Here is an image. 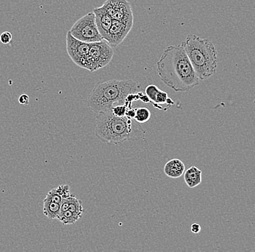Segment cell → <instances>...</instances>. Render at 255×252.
Segmentation results:
<instances>
[{
	"label": "cell",
	"instance_id": "1",
	"mask_svg": "<svg viewBox=\"0 0 255 252\" xmlns=\"http://www.w3.org/2000/svg\"><path fill=\"white\" fill-rule=\"evenodd\" d=\"M159 79L175 92H187L199 85V79L181 45L169 46L157 63Z\"/></svg>",
	"mask_w": 255,
	"mask_h": 252
},
{
	"label": "cell",
	"instance_id": "11",
	"mask_svg": "<svg viewBox=\"0 0 255 252\" xmlns=\"http://www.w3.org/2000/svg\"><path fill=\"white\" fill-rule=\"evenodd\" d=\"M93 12L95 13L96 24L99 32L101 34L103 39H105L111 28L113 18L110 16L103 6L94 9Z\"/></svg>",
	"mask_w": 255,
	"mask_h": 252
},
{
	"label": "cell",
	"instance_id": "23",
	"mask_svg": "<svg viewBox=\"0 0 255 252\" xmlns=\"http://www.w3.org/2000/svg\"><path fill=\"white\" fill-rule=\"evenodd\" d=\"M135 114V108H128L127 112H126L125 116H127V118L130 119H134Z\"/></svg>",
	"mask_w": 255,
	"mask_h": 252
},
{
	"label": "cell",
	"instance_id": "14",
	"mask_svg": "<svg viewBox=\"0 0 255 252\" xmlns=\"http://www.w3.org/2000/svg\"><path fill=\"white\" fill-rule=\"evenodd\" d=\"M43 204V213L49 220L57 219L60 211V204L44 199Z\"/></svg>",
	"mask_w": 255,
	"mask_h": 252
},
{
	"label": "cell",
	"instance_id": "16",
	"mask_svg": "<svg viewBox=\"0 0 255 252\" xmlns=\"http://www.w3.org/2000/svg\"><path fill=\"white\" fill-rule=\"evenodd\" d=\"M151 112L148 108L144 107L135 108V114L134 119L135 122L138 124H144L150 119Z\"/></svg>",
	"mask_w": 255,
	"mask_h": 252
},
{
	"label": "cell",
	"instance_id": "20",
	"mask_svg": "<svg viewBox=\"0 0 255 252\" xmlns=\"http://www.w3.org/2000/svg\"><path fill=\"white\" fill-rule=\"evenodd\" d=\"M55 191L59 195L63 197V198H66L68 197V196L72 195L71 191H70L69 186L67 184L58 186V187L55 188Z\"/></svg>",
	"mask_w": 255,
	"mask_h": 252
},
{
	"label": "cell",
	"instance_id": "24",
	"mask_svg": "<svg viewBox=\"0 0 255 252\" xmlns=\"http://www.w3.org/2000/svg\"><path fill=\"white\" fill-rule=\"evenodd\" d=\"M191 231L193 234H197L201 231V226L199 223H193L191 226Z\"/></svg>",
	"mask_w": 255,
	"mask_h": 252
},
{
	"label": "cell",
	"instance_id": "7",
	"mask_svg": "<svg viewBox=\"0 0 255 252\" xmlns=\"http://www.w3.org/2000/svg\"><path fill=\"white\" fill-rule=\"evenodd\" d=\"M90 43L84 42L73 37L68 31L66 36V49L68 55L75 64L89 71V52Z\"/></svg>",
	"mask_w": 255,
	"mask_h": 252
},
{
	"label": "cell",
	"instance_id": "10",
	"mask_svg": "<svg viewBox=\"0 0 255 252\" xmlns=\"http://www.w3.org/2000/svg\"><path fill=\"white\" fill-rule=\"evenodd\" d=\"M145 94L149 99V103H151L154 108L159 110H163L162 105L166 104L169 108L172 105L174 104V102L170 98L166 92L159 90L157 86L154 84H149L145 89Z\"/></svg>",
	"mask_w": 255,
	"mask_h": 252
},
{
	"label": "cell",
	"instance_id": "17",
	"mask_svg": "<svg viewBox=\"0 0 255 252\" xmlns=\"http://www.w3.org/2000/svg\"><path fill=\"white\" fill-rule=\"evenodd\" d=\"M68 210L75 212L76 214H79L80 215H82L84 212L82 202H81L80 199H77L76 196L73 195V194H72L71 198H70V203L69 206H68Z\"/></svg>",
	"mask_w": 255,
	"mask_h": 252
},
{
	"label": "cell",
	"instance_id": "13",
	"mask_svg": "<svg viewBox=\"0 0 255 252\" xmlns=\"http://www.w3.org/2000/svg\"><path fill=\"white\" fill-rule=\"evenodd\" d=\"M202 172L197 167L192 166L183 173L185 183L190 188H194L202 183Z\"/></svg>",
	"mask_w": 255,
	"mask_h": 252
},
{
	"label": "cell",
	"instance_id": "9",
	"mask_svg": "<svg viewBox=\"0 0 255 252\" xmlns=\"http://www.w3.org/2000/svg\"><path fill=\"white\" fill-rule=\"evenodd\" d=\"M133 24V23H125L113 20L105 40L108 41L112 47H117L127 37L131 30Z\"/></svg>",
	"mask_w": 255,
	"mask_h": 252
},
{
	"label": "cell",
	"instance_id": "5",
	"mask_svg": "<svg viewBox=\"0 0 255 252\" xmlns=\"http://www.w3.org/2000/svg\"><path fill=\"white\" fill-rule=\"evenodd\" d=\"M69 32L73 37L84 42H97L103 39L96 24L93 12H89L78 20L72 26Z\"/></svg>",
	"mask_w": 255,
	"mask_h": 252
},
{
	"label": "cell",
	"instance_id": "22",
	"mask_svg": "<svg viewBox=\"0 0 255 252\" xmlns=\"http://www.w3.org/2000/svg\"><path fill=\"white\" fill-rule=\"evenodd\" d=\"M19 103L21 105H23V106H26L29 103V96L26 94H23V95H20L18 99Z\"/></svg>",
	"mask_w": 255,
	"mask_h": 252
},
{
	"label": "cell",
	"instance_id": "15",
	"mask_svg": "<svg viewBox=\"0 0 255 252\" xmlns=\"http://www.w3.org/2000/svg\"><path fill=\"white\" fill-rule=\"evenodd\" d=\"M81 217L82 215H80L79 214L75 213L70 210H66L63 213L60 214L57 219L60 220L63 225H73L76 221L81 219Z\"/></svg>",
	"mask_w": 255,
	"mask_h": 252
},
{
	"label": "cell",
	"instance_id": "19",
	"mask_svg": "<svg viewBox=\"0 0 255 252\" xmlns=\"http://www.w3.org/2000/svg\"><path fill=\"white\" fill-rule=\"evenodd\" d=\"M45 199L51 201V202H55L58 204H61L62 201H63V197L59 195L57 192H56L55 188L49 191V193L47 194Z\"/></svg>",
	"mask_w": 255,
	"mask_h": 252
},
{
	"label": "cell",
	"instance_id": "18",
	"mask_svg": "<svg viewBox=\"0 0 255 252\" xmlns=\"http://www.w3.org/2000/svg\"><path fill=\"white\" fill-rule=\"evenodd\" d=\"M128 108H130L128 106L127 103H124L123 105H117V106H113L111 111L115 116L122 117V116H125Z\"/></svg>",
	"mask_w": 255,
	"mask_h": 252
},
{
	"label": "cell",
	"instance_id": "12",
	"mask_svg": "<svg viewBox=\"0 0 255 252\" xmlns=\"http://www.w3.org/2000/svg\"><path fill=\"white\" fill-rule=\"evenodd\" d=\"M163 171L168 178H179L184 173L185 164L180 159H171L165 164Z\"/></svg>",
	"mask_w": 255,
	"mask_h": 252
},
{
	"label": "cell",
	"instance_id": "25",
	"mask_svg": "<svg viewBox=\"0 0 255 252\" xmlns=\"http://www.w3.org/2000/svg\"><path fill=\"white\" fill-rule=\"evenodd\" d=\"M138 98L139 100H141L143 103H149V99L148 98L146 94H143V92H138Z\"/></svg>",
	"mask_w": 255,
	"mask_h": 252
},
{
	"label": "cell",
	"instance_id": "6",
	"mask_svg": "<svg viewBox=\"0 0 255 252\" xmlns=\"http://www.w3.org/2000/svg\"><path fill=\"white\" fill-rule=\"evenodd\" d=\"M114 55V50L108 41L103 39L97 42L90 43L89 59L90 72H95L111 63Z\"/></svg>",
	"mask_w": 255,
	"mask_h": 252
},
{
	"label": "cell",
	"instance_id": "4",
	"mask_svg": "<svg viewBox=\"0 0 255 252\" xmlns=\"http://www.w3.org/2000/svg\"><path fill=\"white\" fill-rule=\"evenodd\" d=\"M181 45L199 79H209L216 72L218 57L216 49L211 41L189 34Z\"/></svg>",
	"mask_w": 255,
	"mask_h": 252
},
{
	"label": "cell",
	"instance_id": "3",
	"mask_svg": "<svg viewBox=\"0 0 255 252\" xmlns=\"http://www.w3.org/2000/svg\"><path fill=\"white\" fill-rule=\"evenodd\" d=\"M141 85L131 79L97 83L88 99V107L96 114L111 111L113 106L125 103L129 94L139 92Z\"/></svg>",
	"mask_w": 255,
	"mask_h": 252
},
{
	"label": "cell",
	"instance_id": "2",
	"mask_svg": "<svg viewBox=\"0 0 255 252\" xmlns=\"http://www.w3.org/2000/svg\"><path fill=\"white\" fill-rule=\"evenodd\" d=\"M95 135L102 143L119 145L127 140H144L146 132L141 124L126 116H115L109 111L97 114Z\"/></svg>",
	"mask_w": 255,
	"mask_h": 252
},
{
	"label": "cell",
	"instance_id": "8",
	"mask_svg": "<svg viewBox=\"0 0 255 252\" xmlns=\"http://www.w3.org/2000/svg\"><path fill=\"white\" fill-rule=\"evenodd\" d=\"M103 6L113 20L133 23V12L127 0H107Z\"/></svg>",
	"mask_w": 255,
	"mask_h": 252
},
{
	"label": "cell",
	"instance_id": "21",
	"mask_svg": "<svg viewBox=\"0 0 255 252\" xmlns=\"http://www.w3.org/2000/svg\"><path fill=\"white\" fill-rule=\"evenodd\" d=\"M12 33L9 31H4L0 35V41L2 44H7L12 41Z\"/></svg>",
	"mask_w": 255,
	"mask_h": 252
}]
</instances>
